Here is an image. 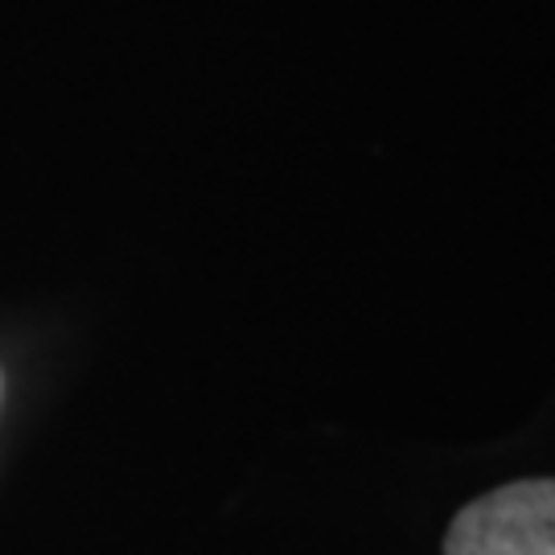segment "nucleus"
<instances>
[{
	"instance_id": "obj_1",
	"label": "nucleus",
	"mask_w": 555,
	"mask_h": 555,
	"mask_svg": "<svg viewBox=\"0 0 555 555\" xmlns=\"http://www.w3.org/2000/svg\"><path fill=\"white\" fill-rule=\"evenodd\" d=\"M444 555H555V477L511 481L461 506Z\"/></svg>"
}]
</instances>
